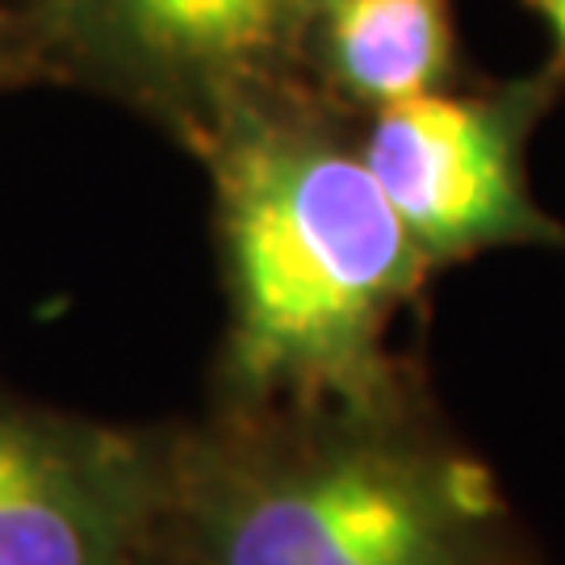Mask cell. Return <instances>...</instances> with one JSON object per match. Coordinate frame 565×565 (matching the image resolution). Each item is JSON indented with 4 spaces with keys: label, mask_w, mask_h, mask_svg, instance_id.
<instances>
[{
    "label": "cell",
    "mask_w": 565,
    "mask_h": 565,
    "mask_svg": "<svg viewBox=\"0 0 565 565\" xmlns=\"http://www.w3.org/2000/svg\"><path fill=\"white\" fill-rule=\"evenodd\" d=\"M524 4L553 30V39L562 46V63H565V0H524Z\"/></svg>",
    "instance_id": "52a82bcc"
},
{
    "label": "cell",
    "mask_w": 565,
    "mask_h": 565,
    "mask_svg": "<svg viewBox=\"0 0 565 565\" xmlns=\"http://www.w3.org/2000/svg\"><path fill=\"white\" fill-rule=\"evenodd\" d=\"M163 499L168 445L0 403V565H135Z\"/></svg>",
    "instance_id": "5b68a950"
},
{
    "label": "cell",
    "mask_w": 565,
    "mask_h": 565,
    "mask_svg": "<svg viewBox=\"0 0 565 565\" xmlns=\"http://www.w3.org/2000/svg\"><path fill=\"white\" fill-rule=\"evenodd\" d=\"M181 565H524L482 461L403 403L223 411L168 440Z\"/></svg>",
    "instance_id": "7a4b0ae2"
},
{
    "label": "cell",
    "mask_w": 565,
    "mask_h": 565,
    "mask_svg": "<svg viewBox=\"0 0 565 565\" xmlns=\"http://www.w3.org/2000/svg\"><path fill=\"white\" fill-rule=\"evenodd\" d=\"M562 81L557 60L482 93L448 88L373 114L361 160L431 268L494 247H565V226L536 205L524 172Z\"/></svg>",
    "instance_id": "3957f363"
},
{
    "label": "cell",
    "mask_w": 565,
    "mask_h": 565,
    "mask_svg": "<svg viewBox=\"0 0 565 565\" xmlns=\"http://www.w3.org/2000/svg\"><path fill=\"white\" fill-rule=\"evenodd\" d=\"M226 273V411L394 406L390 327L431 264L361 147L289 93L239 105L198 147Z\"/></svg>",
    "instance_id": "6da1fadb"
},
{
    "label": "cell",
    "mask_w": 565,
    "mask_h": 565,
    "mask_svg": "<svg viewBox=\"0 0 565 565\" xmlns=\"http://www.w3.org/2000/svg\"><path fill=\"white\" fill-rule=\"evenodd\" d=\"M135 565H181V562H177V557H172V553H168V548H163L160 541H156V545L147 548V553H142V557Z\"/></svg>",
    "instance_id": "ba28073f"
},
{
    "label": "cell",
    "mask_w": 565,
    "mask_h": 565,
    "mask_svg": "<svg viewBox=\"0 0 565 565\" xmlns=\"http://www.w3.org/2000/svg\"><path fill=\"white\" fill-rule=\"evenodd\" d=\"M315 60L348 102L373 114L448 93L457 76L452 0H331Z\"/></svg>",
    "instance_id": "8992f818"
},
{
    "label": "cell",
    "mask_w": 565,
    "mask_h": 565,
    "mask_svg": "<svg viewBox=\"0 0 565 565\" xmlns=\"http://www.w3.org/2000/svg\"><path fill=\"white\" fill-rule=\"evenodd\" d=\"M60 34L121 93L202 147L239 105L285 97L331 0H46Z\"/></svg>",
    "instance_id": "277c9868"
}]
</instances>
